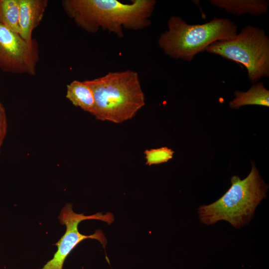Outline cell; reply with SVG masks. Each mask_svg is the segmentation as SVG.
I'll return each mask as SVG.
<instances>
[{
  "label": "cell",
  "instance_id": "cell-7",
  "mask_svg": "<svg viewBox=\"0 0 269 269\" xmlns=\"http://www.w3.org/2000/svg\"><path fill=\"white\" fill-rule=\"evenodd\" d=\"M58 219L61 224L66 226L65 233L55 244L57 246V250L53 258L39 269H63L64 261L70 253L79 243L87 239L97 240L105 248L107 241L101 231L97 230L91 235H84L79 232L78 225L86 220H99L108 224H111L114 221L113 215L110 213L105 215L98 213L90 216L77 214L73 211L70 203L66 204L62 208Z\"/></svg>",
  "mask_w": 269,
  "mask_h": 269
},
{
  "label": "cell",
  "instance_id": "cell-6",
  "mask_svg": "<svg viewBox=\"0 0 269 269\" xmlns=\"http://www.w3.org/2000/svg\"><path fill=\"white\" fill-rule=\"evenodd\" d=\"M38 42L28 41L0 23V70L34 76L39 61Z\"/></svg>",
  "mask_w": 269,
  "mask_h": 269
},
{
  "label": "cell",
  "instance_id": "cell-4",
  "mask_svg": "<svg viewBox=\"0 0 269 269\" xmlns=\"http://www.w3.org/2000/svg\"><path fill=\"white\" fill-rule=\"evenodd\" d=\"M167 25L168 30L159 36L158 46L169 57L187 62L213 42L231 40L238 34L237 25L225 18L189 24L180 16H172Z\"/></svg>",
  "mask_w": 269,
  "mask_h": 269
},
{
  "label": "cell",
  "instance_id": "cell-2",
  "mask_svg": "<svg viewBox=\"0 0 269 269\" xmlns=\"http://www.w3.org/2000/svg\"><path fill=\"white\" fill-rule=\"evenodd\" d=\"M84 81L93 92L92 115L98 120L122 123L133 118L145 105L139 75L134 70L110 72Z\"/></svg>",
  "mask_w": 269,
  "mask_h": 269
},
{
  "label": "cell",
  "instance_id": "cell-5",
  "mask_svg": "<svg viewBox=\"0 0 269 269\" xmlns=\"http://www.w3.org/2000/svg\"><path fill=\"white\" fill-rule=\"evenodd\" d=\"M205 51L242 64L253 83L269 77V38L259 27L246 25L234 38L216 41Z\"/></svg>",
  "mask_w": 269,
  "mask_h": 269
},
{
  "label": "cell",
  "instance_id": "cell-8",
  "mask_svg": "<svg viewBox=\"0 0 269 269\" xmlns=\"http://www.w3.org/2000/svg\"><path fill=\"white\" fill-rule=\"evenodd\" d=\"M19 33L24 40L30 41L33 30L43 19L47 7V0H19Z\"/></svg>",
  "mask_w": 269,
  "mask_h": 269
},
{
  "label": "cell",
  "instance_id": "cell-10",
  "mask_svg": "<svg viewBox=\"0 0 269 269\" xmlns=\"http://www.w3.org/2000/svg\"><path fill=\"white\" fill-rule=\"evenodd\" d=\"M234 95L235 98L229 103V106L233 109L245 105L269 107V91L263 83L255 84L246 92L236 90Z\"/></svg>",
  "mask_w": 269,
  "mask_h": 269
},
{
  "label": "cell",
  "instance_id": "cell-12",
  "mask_svg": "<svg viewBox=\"0 0 269 269\" xmlns=\"http://www.w3.org/2000/svg\"><path fill=\"white\" fill-rule=\"evenodd\" d=\"M19 0H0V23L19 34Z\"/></svg>",
  "mask_w": 269,
  "mask_h": 269
},
{
  "label": "cell",
  "instance_id": "cell-1",
  "mask_svg": "<svg viewBox=\"0 0 269 269\" xmlns=\"http://www.w3.org/2000/svg\"><path fill=\"white\" fill-rule=\"evenodd\" d=\"M156 1L132 0L125 3L118 0H63L62 5L68 16L78 26L94 33L100 29L123 38L124 29L142 30L149 27Z\"/></svg>",
  "mask_w": 269,
  "mask_h": 269
},
{
  "label": "cell",
  "instance_id": "cell-3",
  "mask_svg": "<svg viewBox=\"0 0 269 269\" xmlns=\"http://www.w3.org/2000/svg\"><path fill=\"white\" fill-rule=\"evenodd\" d=\"M231 182V187L220 198L198 208L202 223L209 225L225 220L240 228L254 217L257 207L266 197L268 188L254 164L252 163V170L246 178L242 180L235 175Z\"/></svg>",
  "mask_w": 269,
  "mask_h": 269
},
{
  "label": "cell",
  "instance_id": "cell-13",
  "mask_svg": "<svg viewBox=\"0 0 269 269\" xmlns=\"http://www.w3.org/2000/svg\"><path fill=\"white\" fill-rule=\"evenodd\" d=\"M174 151L167 147L146 149L144 151L146 164L151 165L167 162L173 157Z\"/></svg>",
  "mask_w": 269,
  "mask_h": 269
},
{
  "label": "cell",
  "instance_id": "cell-14",
  "mask_svg": "<svg viewBox=\"0 0 269 269\" xmlns=\"http://www.w3.org/2000/svg\"><path fill=\"white\" fill-rule=\"evenodd\" d=\"M7 131V121L5 109L0 100V154L1 148Z\"/></svg>",
  "mask_w": 269,
  "mask_h": 269
},
{
  "label": "cell",
  "instance_id": "cell-11",
  "mask_svg": "<svg viewBox=\"0 0 269 269\" xmlns=\"http://www.w3.org/2000/svg\"><path fill=\"white\" fill-rule=\"evenodd\" d=\"M66 98L74 106L92 114L95 108L94 95L84 81L74 80L67 85Z\"/></svg>",
  "mask_w": 269,
  "mask_h": 269
},
{
  "label": "cell",
  "instance_id": "cell-9",
  "mask_svg": "<svg viewBox=\"0 0 269 269\" xmlns=\"http://www.w3.org/2000/svg\"><path fill=\"white\" fill-rule=\"evenodd\" d=\"M215 6L240 16L246 13L260 16L267 13L269 1L265 0H210Z\"/></svg>",
  "mask_w": 269,
  "mask_h": 269
}]
</instances>
